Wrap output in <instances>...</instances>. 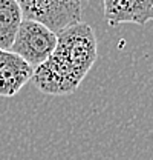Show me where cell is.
<instances>
[{"label": "cell", "instance_id": "obj_4", "mask_svg": "<svg viewBox=\"0 0 153 160\" xmlns=\"http://www.w3.org/2000/svg\"><path fill=\"white\" fill-rule=\"evenodd\" d=\"M83 79L78 77L72 66L55 51L34 69L32 83L46 96H69L80 86Z\"/></svg>", "mask_w": 153, "mask_h": 160}, {"label": "cell", "instance_id": "obj_7", "mask_svg": "<svg viewBox=\"0 0 153 160\" xmlns=\"http://www.w3.org/2000/svg\"><path fill=\"white\" fill-rule=\"evenodd\" d=\"M23 20L17 0H0V49H11Z\"/></svg>", "mask_w": 153, "mask_h": 160}, {"label": "cell", "instance_id": "obj_2", "mask_svg": "<svg viewBox=\"0 0 153 160\" xmlns=\"http://www.w3.org/2000/svg\"><path fill=\"white\" fill-rule=\"evenodd\" d=\"M23 17L60 32L81 22V0H17Z\"/></svg>", "mask_w": 153, "mask_h": 160}, {"label": "cell", "instance_id": "obj_1", "mask_svg": "<svg viewBox=\"0 0 153 160\" xmlns=\"http://www.w3.org/2000/svg\"><path fill=\"white\" fill-rule=\"evenodd\" d=\"M54 51L72 66L80 79L84 80L98 57L95 31L86 22H78L58 32Z\"/></svg>", "mask_w": 153, "mask_h": 160}, {"label": "cell", "instance_id": "obj_3", "mask_svg": "<svg viewBox=\"0 0 153 160\" xmlns=\"http://www.w3.org/2000/svg\"><path fill=\"white\" fill-rule=\"evenodd\" d=\"M57 46V32L35 20L25 19L9 51L19 54L34 69L48 59Z\"/></svg>", "mask_w": 153, "mask_h": 160}, {"label": "cell", "instance_id": "obj_6", "mask_svg": "<svg viewBox=\"0 0 153 160\" xmlns=\"http://www.w3.org/2000/svg\"><path fill=\"white\" fill-rule=\"evenodd\" d=\"M104 17L110 26L153 22V0H103Z\"/></svg>", "mask_w": 153, "mask_h": 160}, {"label": "cell", "instance_id": "obj_5", "mask_svg": "<svg viewBox=\"0 0 153 160\" xmlns=\"http://www.w3.org/2000/svg\"><path fill=\"white\" fill-rule=\"evenodd\" d=\"M34 68L12 51L0 52V97H14L20 89L32 80Z\"/></svg>", "mask_w": 153, "mask_h": 160}, {"label": "cell", "instance_id": "obj_8", "mask_svg": "<svg viewBox=\"0 0 153 160\" xmlns=\"http://www.w3.org/2000/svg\"><path fill=\"white\" fill-rule=\"evenodd\" d=\"M0 52H2V49H0Z\"/></svg>", "mask_w": 153, "mask_h": 160}]
</instances>
